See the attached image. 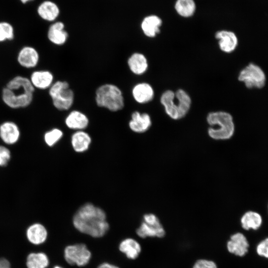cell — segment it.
<instances>
[{"mask_svg": "<svg viewBox=\"0 0 268 268\" xmlns=\"http://www.w3.org/2000/svg\"><path fill=\"white\" fill-rule=\"evenodd\" d=\"M257 255L268 259V237L261 240L256 247Z\"/></svg>", "mask_w": 268, "mask_h": 268, "instance_id": "f546056e", "label": "cell"}, {"mask_svg": "<svg viewBox=\"0 0 268 268\" xmlns=\"http://www.w3.org/2000/svg\"><path fill=\"white\" fill-rule=\"evenodd\" d=\"M91 142L90 136L83 130L76 131L71 137L72 147L76 152L81 153L86 151L89 148Z\"/></svg>", "mask_w": 268, "mask_h": 268, "instance_id": "44dd1931", "label": "cell"}, {"mask_svg": "<svg viewBox=\"0 0 268 268\" xmlns=\"http://www.w3.org/2000/svg\"><path fill=\"white\" fill-rule=\"evenodd\" d=\"M64 256L69 265L82 267L89 263L91 252L86 245L78 243L66 246L64 251Z\"/></svg>", "mask_w": 268, "mask_h": 268, "instance_id": "52a82bcc", "label": "cell"}, {"mask_svg": "<svg viewBox=\"0 0 268 268\" xmlns=\"http://www.w3.org/2000/svg\"><path fill=\"white\" fill-rule=\"evenodd\" d=\"M193 268H217V267L213 261L200 260L196 262Z\"/></svg>", "mask_w": 268, "mask_h": 268, "instance_id": "4dcf8cb0", "label": "cell"}, {"mask_svg": "<svg viewBox=\"0 0 268 268\" xmlns=\"http://www.w3.org/2000/svg\"><path fill=\"white\" fill-rule=\"evenodd\" d=\"M249 248V243L247 238L240 232L232 235L227 243L229 252L237 256H244L248 253Z\"/></svg>", "mask_w": 268, "mask_h": 268, "instance_id": "9c48e42d", "label": "cell"}, {"mask_svg": "<svg viewBox=\"0 0 268 268\" xmlns=\"http://www.w3.org/2000/svg\"><path fill=\"white\" fill-rule=\"evenodd\" d=\"M14 37L12 26L6 22H0V42L11 40Z\"/></svg>", "mask_w": 268, "mask_h": 268, "instance_id": "83f0119b", "label": "cell"}, {"mask_svg": "<svg viewBox=\"0 0 268 268\" xmlns=\"http://www.w3.org/2000/svg\"><path fill=\"white\" fill-rule=\"evenodd\" d=\"M151 125V118L147 113L134 111L132 114L129 126L133 132L136 133H144L150 128Z\"/></svg>", "mask_w": 268, "mask_h": 268, "instance_id": "8fae6325", "label": "cell"}, {"mask_svg": "<svg viewBox=\"0 0 268 268\" xmlns=\"http://www.w3.org/2000/svg\"><path fill=\"white\" fill-rule=\"evenodd\" d=\"M0 268H11L10 264L7 259L0 258Z\"/></svg>", "mask_w": 268, "mask_h": 268, "instance_id": "d6a6232c", "label": "cell"}, {"mask_svg": "<svg viewBox=\"0 0 268 268\" xmlns=\"http://www.w3.org/2000/svg\"><path fill=\"white\" fill-rule=\"evenodd\" d=\"M240 222L245 230H257L262 226L263 218L261 215L255 211H248L241 217Z\"/></svg>", "mask_w": 268, "mask_h": 268, "instance_id": "7402d4cb", "label": "cell"}, {"mask_svg": "<svg viewBox=\"0 0 268 268\" xmlns=\"http://www.w3.org/2000/svg\"><path fill=\"white\" fill-rule=\"evenodd\" d=\"M127 64L130 70L135 75L144 74L147 70L148 64L145 56L140 53L132 54L128 59Z\"/></svg>", "mask_w": 268, "mask_h": 268, "instance_id": "ac0fdd59", "label": "cell"}, {"mask_svg": "<svg viewBox=\"0 0 268 268\" xmlns=\"http://www.w3.org/2000/svg\"><path fill=\"white\" fill-rule=\"evenodd\" d=\"M20 0L22 2L25 3L30 0Z\"/></svg>", "mask_w": 268, "mask_h": 268, "instance_id": "d590c367", "label": "cell"}, {"mask_svg": "<svg viewBox=\"0 0 268 268\" xmlns=\"http://www.w3.org/2000/svg\"><path fill=\"white\" fill-rule=\"evenodd\" d=\"M97 268H120L119 267L107 263V262H104L101 264H100Z\"/></svg>", "mask_w": 268, "mask_h": 268, "instance_id": "836d02e7", "label": "cell"}, {"mask_svg": "<svg viewBox=\"0 0 268 268\" xmlns=\"http://www.w3.org/2000/svg\"><path fill=\"white\" fill-rule=\"evenodd\" d=\"M63 135V133L62 130L55 128L45 134L44 139L47 145L52 146L56 143Z\"/></svg>", "mask_w": 268, "mask_h": 268, "instance_id": "f1b7e54d", "label": "cell"}, {"mask_svg": "<svg viewBox=\"0 0 268 268\" xmlns=\"http://www.w3.org/2000/svg\"><path fill=\"white\" fill-rule=\"evenodd\" d=\"M215 37L218 40L220 49L224 53H231L237 46V37L231 31L225 30L218 31L215 33Z\"/></svg>", "mask_w": 268, "mask_h": 268, "instance_id": "30bf717a", "label": "cell"}, {"mask_svg": "<svg viewBox=\"0 0 268 268\" xmlns=\"http://www.w3.org/2000/svg\"><path fill=\"white\" fill-rule=\"evenodd\" d=\"M53 268H64L60 266H55Z\"/></svg>", "mask_w": 268, "mask_h": 268, "instance_id": "e575fe53", "label": "cell"}, {"mask_svg": "<svg viewBox=\"0 0 268 268\" xmlns=\"http://www.w3.org/2000/svg\"><path fill=\"white\" fill-rule=\"evenodd\" d=\"M26 265L27 268H47L49 259L44 252H33L27 257Z\"/></svg>", "mask_w": 268, "mask_h": 268, "instance_id": "484cf974", "label": "cell"}, {"mask_svg": "<svg viewBox=\"0 0 268 268\" xmlns=\"http://www.w3.org/2000/svg\"><path fill=\"white\" fill-rule=\"evenodd\" d=\"M19 134L17 126L13 122H6L0 126V136L6 143H15L18 140Z\"/></svg>", "mask_w": 268, "mask_h": 268, "instance_id": "603a6c76", "label": "cell"}, {"mask_svg": "<svg viewBox=\"0 0 268 268\" xmlns=\"http://www.w3.org/2000/svg\"><path fill=\"white\" fill-rule=\"evenodd\" d=\"M49 94L54 106L60 111H66L72 106L74 93L66 81L58 80L49 88Z\"/></svg>", "mask_w": 268, "mask_h": 268, "instance_id": "8992f818", "label": "cell"}, {"mask_svg": "<svg viewBox=\"0 0 268 268\" xmlns=\"http://www.w3.org/2000/svg\"><path fill=\"white\" fill-rule=\"evenodd\" d=\"M248 88H262L266 82V75L262 69L254 64H250L244 68L238 76Z\"/></svg>", "mask_w": 268, "mask_h": 268, "instance_id": "ba28073f", "label": "cell"}, {"mask_svg": "<svg viewBox=\"0 0 268 268\" xmlns=\"http://www.w3.org/2000/svg\"><path fill=\"white\" fill-rule=\"evenodd\" d=\"M87 116L78 110H72L65 119V124L70 129L76 131L83 130L89 124Z\"/></svg>", "mask_w": 268, "mask_h": 268, "instance_id": "5bb4252c", "label": "cell"}, {"mask_svg": "<svg viewBox=\"0 0 268 268\" xmlns=\"http://www.w3.org/2000/svg\"><path fill=\"white\" fill-rule=\"evenodd\" d=\"M96 105L112 112L122 110L125 106L123 92L117 85L105 83L99 86L95 91Z\"/></svg>", "mask_w": 268, "mask_h": 268, "instance_id": "5b68a950", "label": "cell"}, {"mask_svg": "<svg viewBox=\"0 0 268 268\" xmlns=\"http://www.w3.org/2000/svg\"><path fill=\"white\" fill-rule=\"evenodd\" d=\"M162 21L158 16L150 15L146 16L141 23V28L143 34L148 37H155L160 33Z\"/></svg>", "mask_w": 268, "mask_h": 268, "instance_id": "e0dca14e", "label": "cell"}, {"mask_svg": "<svg viewBox=\"0 0 268 268\" xmlns=\"http://www.w3.org/2000/svg\"><path fill=\"white\" fill-rule=\"evenodd\" d=\"M39 61V55L37 51L33 47L25 46L18 53L17 61L19 65L26 68L35 67Z\"/></svg>", "mask_w": 268, "mask_h": 268, "instance_id": "4fadbf2b", "label": "cell"}, {"mask_svg": "<svg viewBox=\"0 0 268 268\" xmlns=\"http://www.w3.org/2000/svg\"><path fill=\"white\" fill-rule=\"evenodd\" d=\"M26 236L30 243L35 245H39L46 241L48 237V231L42 224L35 223L27 228Z\"/></svg>", "mask_w": 268, "mask_h": 268, "instance_id": "9a60e30c", "label": "cell"}, {"mask_svg": "<svg viewBox=\"0 0 268 268\" xmlns=\"http://www.w3.org/2000/svg\"><path fill=\"white\" fill-rule=\"evenodd\" d=\"M119 249L129 259L135 260L139 256L141 248L139 243L135 239L128 238L120 242Z\"/></svg>", "mask_w": 268, "mask_h": 268, "instance_id": "ffe728a7", "label": "cell"}, {"mask_svg": "<svg viewBox=\"0 0 268 268\" xmlns=\"http://www.w3.org/2000/svg\"><path fill=\"white\" fill-rule=\"evenodd\" d=\"M34 87L29 79L17 76L10 80L2 89L4 103L13 109L24 108L32 101Z\"/></svg>", "mask_w": 268, "mask_h": 268, "instance_id": "7a4b0ae2", "label": "cell"}, {"mask_svg": "<svg viewBox=\"0 0 268 268\" xmlns=\"http://www.w3.org/2000/svg\"><path fill=\"white\" fill-rule=\"evenodd\" d=\"M160 102L168 116L173 120L184 117L191 106V99L183 89H179L175 92L171 90L164 92L160 97Z\"/></svg>", "mask_w": 268, "mask_h": 268, "instance_id": "3957f363", "label": "cell"}, {"mask_svg": "<svg viewBox=\"0 0 268 268\" xmlns=\"http://www.w3.org/2000/svg\"><path fill=\"white\" fill-rule=\"evenodd\" d=\"M10 152L5 147L0 146V166L5 165L10 159Z\"/></svg>", "mask_w": 268, "mask_h": 268, "instance_id": "1f68e13d", "label": "cell"}, {"mask_svg": "<svg viewBox=\"0 0 268 268\" xmlns=\"http://www.w3.org/2000/svg\"><path fill=\"white\" fill-rule=\"evenodd\" d=\"M38 13L43 19L48 21H54L60 13L58 5L51 1H45L41 3L37 9Z\"/></svg>", "mask_w": 268, "mask_h": 268, "instance_id": "d4e9b609", "label": "cell"}, {"mask_svg": "<svg viewBox=\"0 0 268 268\" xmlns=\"http://www.w3.org/2000/svg\"><path fill=\"white\" fill-rule=\"evenodd\" d=\"M72 224L79 232L95 238L103 237L109 229L105 212L89 202L84 204L76 211Z\"/></svg>", "mask_w": 268, "mask_h": 268, "instance_id": "6da1fadb", "label": "cell"}, {"mask_svg": "<svg viewBox=\"0 0 268 268\" xmlns=\"http://www.w3.org/2000/svg\"><path fill=\"white\" fill-rule=\"evenodd\" d=\"M175 9L179 15L187 18L194 15L196 5L194 0H177Z\"/></svg>", "mask_w": 268, "mask_h": 268, "instance_id": "4316f807", "label": "cell"}, {"mask_svg": "<svg viewBox=\"0 0 268 268\" xmlns=\"http://www.w3.org/2000/svg\"><path fill=\"white\" fill-rule=\"evenodd\" d=\"M29 79L34 88L46 89L53 84L54 76L49 70H37L32 72Z\"/></svg>", "mask_w": 268, "mask_h": 268, "instance_id": "d6986e66", "label": "cell"}, {"mask_svg": "<svg viewBox=\"0 0 268 268\" xmlns=\"http://www.w3.org/2000/svg\"><path fill=\"white\" fill-rule=\"evenodd\" d=\"M207 122L209 136L215 140H226L233 135L235 126L231 115L226 112L216 111L208 114Z\"/></svg>", "mask_w": 268, "mask_h": 268, "instance_id": "277c9868", "label": "cell"}, {"mask_svg": "<svg viewBox=\"0 0 268 268\" xmlns=\"http://www.w3.org/2000/svg\"><path fill=\"white\" fill-rule=\"evenodd\" d=\"M47 35L51 43L58 46L64 45L68 38V33L65 30V25L61 21L55 22L50 26Z\"/></svg>", "mask_w": 268, "mask_h": 268, "instance_id": "2e32d148", "label": "cell"}, {"mask_svg": "<svg viewBox=\"0 0 268 268\" xmlns=\"http://www.w3.org/2000/svg\"><path fill=\"white\" fill-rule=\"evenodd\" d=\"M132 94L134 100L139 104L151 101L154 94L153 88L146 82H140L134 85L132 88Z\"/></svg>", "mask_w": 268, "mask_h": 268, "instance_id": "7c38bea8", "label": "cell"}, {"mask_svg": "<svg viewBox=\"0 0 268 268\" xmlns=\"http://www.w3.org/2000/svg\"><path fill=\"white\" fill-rule=\"evenodd\" d=\"M136 233L139 237L142 238L148 237L161 238L165 234V231L160 223L156 225H151L147 224L143 221L136 229Z\"/></svg>", "mask_w": 268, "mask_h": 268, "instance_id": "cb8c5ba5", "label": "cell"}]
</instances>
